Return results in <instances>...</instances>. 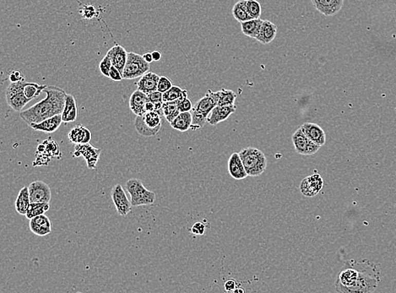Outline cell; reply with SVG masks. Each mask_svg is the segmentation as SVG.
Listing matches in <instances>:
<instances>
[{
	"mask_svg": "<svg viewBox=\"0 0 396 293\" xmlns=\"http://www.w3.org/2000/svg\"><path fill=\"white\" fill-rule=\"evenodd\" d=\"M29 225L31 232L38 236H47L52 232V223L45 214L32 218Z\"/></svg>",
	"mask_w": 396,
	"mask_h": 293,
	"instance_id": "cell-15",
	"label": "cell"
},
{
	"mask_svg": "<svg viewBox=\"0 0 396 293\" xmlns=\"http://www.w3.org/2000/svg\"><path fill=\"white\" fill-rule=\"evenodd\" d=\"M228 172L230 176L233 177L234 179L242 180L248 177L243 161L238 152L231 154L229 158Z\"/></svg>",
	"mask_w": 396,
	"mask_h": 293,
	"instance_id": "cell-19",
	"label": "cell"
},
{
	"mask_svg": "<svg viewBox=\"0 0 396 293\" xmlns=\"http://www.w3.org/2000/svg\"><path fill=\"white\" fill-rule=\"evenodd\" d=\"M217 106L215 91L208 90V93L201 99L199 100L192 110L193 123L191 130H197L203 128L207 122L208 117L213 109Z\"/></svg>",
	"mask_w": 396,
	"mask_h": 293,
	"instance_id": "cell-2",
	"label": "cell"
},
{
	"mask_svg": "<svg viewBox=\"0 0 396 293\" xmlns=\"http://www.w3.org/2000/svg\"><path fill=\"white\" fill-rule=\"evenodd\" d=\"M43 93L46 94L44 99L21 112L20 117L28 125L63 113L67 96L65 90L55 85H47Z\"/></svg>",
	"mask_w": 396,
	"mask_h": 293,
	"instance_id": "cell-1",
	"label": "cell"
},
{
	"mask_svg": "<svg viewBox=\"0 0 396 293\" xmlns=\"http://www.w3.org/2000/svg\"><path fill=\"white\" fill-rule=\"evenodd\" d=\"M80 13L82 14L83 17L85 19H92L94 17L96 13V9L94 6L92 5H85Z\"/></svg>",
	"mask_w": 396,
	"mask_h": 293,
	"instance_id": "cell-38",
	"label": "cell"
},
{
	"mask_svg": "<svg viewBox=\"0 0 396 293\" xmlns=\"http://www.w3.org/2000/svg\"><path fill=\"white\" fill-rule=\"evenodd\" d=\"M126 189L130 195L133 206H152L156 201V194L145 187L141 181L131 178L126 182Z\"/></svg>",
	"mask_w": 396,
	"mask_h": 293,
	"instance_id": "cell-4",
	"label": "cell"
},
{
	"mask_svg": "<svg viewBox=\"0 0 396 293\" xmlns=\"http://www.w3.org/2000/svg\"><path fill=\"white\" fill-rule=\"evenodd\" d=\"M237 287V282L234 279H228L225 282L224 288L226 292H233Z\"/></svg>",
	"mask_w": 396,
	"mask_h": 293,
	"instance_id": "cell-43",
	"label": "cell"
},
{
	"mask_svg": "<svg viewBox=\"0 0 396 293\" xmlns=\"http://www.w3.org/2000/svg\"><path fill=\"white\" fill-rule=\"evenodd\" d=\"M109 78L111 79L114 81H121L123 80V74L119 69H117L115 66L112 67L111 70L109 72Z\"/></svg>",
	"mask_w": 396,
	"mask_h": 293,
	"instance_id": "cell-39",
	"label": "cell"
},
{
	"mask_svg": "<svg viewBox=\"0 0 396 293\" xmlns=\"http://www.w3.org/2000/svg\"><path fill=\"white\" fill-rule=\"evenodd\" d=\"M177 106L181 113L192 111L193 107L191 100H189L188 97H182L179 100H177Z\"/></svg>",
	"mask_w": 396,
	"mask_h": 293,
	"instance_id": "cell-36",
	"label": "cell"
},
{
	"mask_svg": "<svg viewBox=\"0 0 396 293\" xmlns=\"http://www.w3.org/2000/svg\"><path fill=\"white\" fill-rule=\"evenodd\" d=\"M323 180L318 173L305 177L300 185V190L307 197H314L319 193L323 187Z\"/></svg>",
	"mask_w": 396,
	"mask_h": 293,
	"instance_id": "cell-13",
	"label": "cell"
},
{
	"mask_svg": "<svg viewBox=\"0 0 396 293\" xmlns=\"http://www.w3.org/2000/svg\"><path fill=\"white\" fill-rule=\"evenodd\" d=\"M146 109H147V112L156 111L155 104H154L153 102H151V101L147 102V105H146Z\"/></svg>",
	"mask_w": 396,
	"mask_h": 293,
	"instance_id": "cell-46",
	"label": "cell"
},
{
	"mask_svg": "<svg viewBox=\"0 0 396 293\" xmlns=\"http://www.w3.org/2000/svg\"><path fill=\"white\" fill-rule=\"evenodd\" d=\"M148 71H150V64L145 60L142 55L129 52L127 63L123 71V79L133 80L141 77Z\"/></svg>",
	"mask_w": 396,
	"mask_h": 293,
	"instance_id": "cell-7",
	"label": "cell"
},
{
	"mask_svg": "<svg viewBox=\"0 0 396 293\" xmlns=\"http://www.w3.org/2000/svg\"><path fill=\"white\" fill-rule=\"evenodd\" d=\"M233 292L234 293H243V292H245V290H244V289L238 288V287H237V288L235 289V290H234Z\"/></svg>",
	"mask_w": 396,
	"mask_h": 293,
	"instance_id": "cell-47",
	"label": "cell"
},
{
	"mask_svg": "<svg viewBox=\"0 0 396 293\" xmlns=\"http://www.w3.org/2000/svg\"><path fill=\"white\" fill-rule=\"evenodd\" d=\"M101 154H102V150L93 146L90 143H87V144H76L73 156L74 157L82 156L86 161L87 168L89 169H95L97 168Z\"/></svg>",
	"mask_w": 396,
	"mask_h": 293,
	"instance_id": "cell-10",
	"label": "cell"
},
{
	"mask_svg": "<svg viewBox=\"0 0 396 293\" xmlns=\"http://www.w3.org/2000/svg\"><path fill=\"white\" fill-rule=\"evenodd\" d=\"M163 116L165 117L168 123H170L174 120L177 115L181 113L177 106V100L173 102H163Z\"/></svg>",
	"mask_w": 396,
	"mask_h": 293,
	"instance_id": "cell-32",
	"label": "cell"
},
{
	"mask_svg": "<svg viewBox=\"0 0 396 293\" xmlns=\"http://www.w3.org/2000/svg\"><path fill=\"white\" fill-rule=\"evenodd\" d=\"M29 194L31 203L47 202L50 203L52 199V192L49 186L43 181H35L29 185Z\"/></svg>",
	"mask_w": 396,
	"mask_h": 293,
	"instance_id": "cell-12",
	"label": "cell"
},
{
	"mask_svg": "<svg viewBox=\"0 0 396 293\" xmlns=\"http://www.w3.org/2000/svg\"><path fill=\"white\" fill-rule=\"evenodd\" d=\"M61 115L63 123H72L77 119L78 109H77L76 99L72 95L67 94L65 105Z\"/></svg>",
	"mask_w": 396,
	"mask_h": 293,
	"instance_id": "cell-25",
	"label": "cell"
},
{
	"mask_svg": "<svg viewBox=\"0 0 396 293\" xmlns=\"http://www.w3.org/2000/svg\"><path fill=\"white\" fill-rule=\"evenodd\" d=\"M30 204H31V199L29 194V188L25 186L20 190L15 200V210L17 213L20 215H26Z\"/></svg>",
	"mask_w": 396,
	"mask_h": 293,
	"instance_id": "cell-28",
	"label": "cell"
},
{
	"mask_svg": "<svg viewBox=\"0 0 396 293\" xmlns=\"http://www.w3.org/2000/svg\"><path fill=\"white\" fill-rule=\"evenodd\" d=\"M193 123V116L190 112H183L177 115L174 120L170 123V125L172 129L180 131V132H186L189 129H191Z\"/></svg>",
	"mask_w": 396,
	"mask_h": 293,
	"instance_id": "cell-26",
	"label": "cell"
},
{
	"mask_svg": "<svg viewBox=\"0 0 396 293\" xmlns=\"http://www.w3.org/2000/svg\"><path fill=\"white\" fill-rule=\"evenodd\" d=\"M278 28L275 24L269 21H264L262 24L260 33L257 38H255L259 43L262 44H269L276 38Z\"/></svg>",
	"mask_w": 396,
	"mask_h": 293,
	"instance_id": "cell-24",
	"label": "cell"
},
{
	"mask_svg": "<svg viewBox=\"0 0 396 293\" xmlns=\"http://www.w3.org/2000/svg\"><path fill=\"white\" fill-rule=\"evenodd\" d=\"M9 79L11 82H19V81H25V77H24L23 74L21 70L12 71Z\"/></svg>",
	"mask_w": 396,
	"mask_h": 293,
	"instance_id": "cell-42",
	"label": "cell"
},
{
	"mask_svg": "<svg viewBox=\"0 0 396 293\" xmlns=\"http://www.w3.org/2000/svg\"><path fill=\"white\" fill-rule=\"evenodd\" d=\"M237 110L236 105L229 106H217L213 109L210 115L208 117L207 122L210 125H217L226 120L231 114H233Z\"/></svg>",
	"mask_w": 396,
	"mask_h": 293,
	"instance_id": "cell-17",
	"label": "cell"
},
{
	"mask_svg": "<svg viewBox=\"0 0 396 293\" xmlns=\"http://www.w3.org/2000/svg\"><path fill=\"white\" fill-rule=\"evenodd\" d=\"M239 156L249 177H259L266 169V156L260 150L247 147L239 152Z\"/></svg>",
	"mask_w": 396,
	"mask_h": 293,
	"instance_id": "cell-3",
	"label": "cell"
},
{
	"mask_svg": "<svg viewBox=\"0 0 396 293\" xmlns=\"http://www.w3.org/2000/svg\"><path fill=\"white\" fill-rule=\"evenodd\" d=\"M232 14L238 22H244L252 19L247 9V0H239L232 8Z\"/></svg>",
	"mask_w": 396,
	"mask_h": 293,
	"instance_id": "cell-29",
	"label": "cell"
},
{
	"mask_svg": "<svg viewBox=\"0 0 396 293\" xmlns=\"http://www.w3.org/2000/svg\"><path fill=\"white\" fill-rule=\"evenodd\" d=\"M147 96H148L149 101H151L153 103L163 102V93H160L159 90H155V91L149 93Z\"/></svg>",
	"mask_w": 396,
	"mask_h": 293,
	"instance_id": "cell-40",
	"label": "cell"
},
{
	"mask_svg": "<svg viewBox=\"0 0 396 293\" xmlns=\"http://www.w3.org/2000/svg\"><path fill=\"white\" fill-rule=\"evenodd\" d=\"M172 82L167 76H160L158 85H157V90L160 93H165L169 89L172 87Z\"/></svg>",
	"mask_w": 396,
	"mask_h": 293,
	"instance_id": "cell-37",
	"label": "cell"
},
{
	"mask_svg": "<svg viewBox=\"0 0 396 293\" xmlns=\"http://www.w3.org/2000/svg\"><path fill=\"white\" fill-rule=\"evenodd\" d=\"M163 114L158 112H147L143 116H137L135 118V126L139 135L145 137H151L160 131Z\"/></svg>",
	"mask_w": 396,
	"mask_h": 293,
	"instance_id": "cell-5",
	"label": "cell"
},
{
	"mask_svg": "<svg viewBox=\"0 0 396 293\" xmlns=\"http://www.w3.org/2000/svg\"><path fill=\"white\" fill-rule=\"evenodd\" d=\"M112 67H113V64H112L111 59L109 55L106 54V56L102 59V61L100 62V71L104 76L109 77V72L111 70Z\"/></svg>",
	"mask_w": 396,
	"mask_h": 293,
	"instance_id": "cell-35",
	"label": "cell"
},
{
	"mask_svg": "<svg viewBox=\"0 0 396 293\" xmlns=\"http://www.w3.org/2000/svg\"><path fill=\"white\" fill-rule=\"evenodd\" d=\"M264 21L259 19H251L247 22H241V29L243 35L251 38H256L260 33L262 24Z\"/></svg>",
	"mask_w": 396,
	"mask_h": 293,
	"instance_id": "cell-27",
	"label": "cell"
},
{
	"mask_svg": "<svg viewBox=\"0 0 396 293\" xmlns=\"http://www.w3.org/2000/svg\"><path fill=\"white\" fill-rule=\"evenodd\" d=\"M63 123L61 114H58L55 116L47 118L45 120L42 121L38 123H31L30 127L32 130L41 132L47 133V134H52L59 130V127Z\"/></svg>",
	"mask_w": 396,
	"mask_h": 293,
	"instance_id": "cell-20",
	"label": "cell"
},
{
	"mask_svg": "<svg viewBox=\"0 0 396 293\" xmlns=\"http://www.w3.org/2000/svg\"><path fill=\"white\" fill-rule=\"evenodd\" d=\"M106 54L109 55L111 59L113 66H115L123 74L125 64L127 63L128 54H129V52L126 51L124 47L116 44L109 50V52H106Z\"/></svg>",
	"mask_w": 396,
	"mask_h": 293,
	"instance_id": "cell-23",
	"label": "cell"
},
{
	"mask_svg": "<svg viewBox=\"0 0 396 293\" xmlns=\"http://www.w3.org/2000/svg\"><path fill=\"white\" fill-rule=\"evenodd\" d=\"M184 97H188V90H183L177 85H172L171 89L163 93V102H173Z\"/></svg>",
	"mask_w": 396,
	"mask_h": 293,
	"instance_id": "cell-33",
	"label": "cell"
},
{
	"mask_svg": "<svg viewBox=\"0 0 396 293\" xmlns=\"http://www.w3.org/2000/svg\"><path fill=\"white\" fill-rule=\"evenodd\" d=\"M142 56H143L145 60H146L147 63H149V64H151V62L154 61L153 57H152V53H151V52H147V53H145V54L142 55Z\"/></svg>",
	"mask_w": 396,
	"mask_h": 293,
	"instance_id": "cell-45",
	"label": "cell"
},
{
	"mask_svg": "<svg viewBox=\"0 0 396 293\" xmlns=\"http://www.w3.org/2000/svg\"><path fill=\"white\" fill-rule=\"evenodd\" d=\"M149 101L148 96L141 90H135L130 98V108L136 116H143L147 114L146 105Z\"/></svg>",
	"mask_w": 396,
	"mask_h": 293,
	"instance_id": "cell-16",
	"label": "cell"
},
{
	"mask_svg": "<svg viewBox=\"0 0 396 293\" xmlns=\"http://www.w3.org/2000/svg\"><path fill=\"white\" fill-rule=\"evenodd\" d=\"M62 156L63 155L59 149L58 143L55 140H52V138H49L38 145L33 166L34 167L47 166L53 159H58V160L61 159Z\"/></svg>",
	"mask_w": 396,
	"mask_h": 293,
	"instance_id": "cell-6",
	"label": "cell"
},
{
	"mask_svg": "<svg viewBox=\"0 0 396 293\" xmlns=\"http://www.w3.org/2000/svg\"><path fill=\"white\" fill-rule=\"evenodd\" d=\"M26 81L11 82L6 89V102L14 111L22 112L24 106L31 102L27 99L24 93V85Z\"/></svg>",
	"mask_w": 396,
	"mask_h": 293,
	"instance_id": "cell-8",
	"label": "cell"
},
{
	"mask_svg": "<svg viewBox=\"0 0 396 293\" xmlns=\"http://www.w3.org/2000/svg\"><path fill=\"white\" fill-rule=\"evenodd\" d=\"M49 209L50 204L47 203V202L31 203L26 214V218L31 220L35 216L45 214L46 212L49 211Z\"/></svg>",
	"mask_w": 396,
	"mask_h": 293,
	"instance_id": "cell-31",
	"label": "cell"
},
{
	"mask_svg": "<svg viewBox=\"0 0 396 293\" xmlns=\"http://www.w3.org/2000/svg\"><path fill=\"white\" fill-rule=\"evenodd\" d=\"M205 229H206V227H205V224L202 223H196L192 227L191 232L193 234L201 235H201L205 234Z\"/></svg>",
	"mask_w": 396,
	"mask_h": 293,
	"instance_id": "cell-41",
	"label": "cell"
},
{
	"mask_svg": "<svg viewBox=\"0 0 396 293\" xmlns=\"http://www.w3.org/2000/svg\"><path fill=\"white\" fill-rule=\"evenodd\" d=\"M247 9L252 19H259L261 16V5L257 0H247Z\"/></svg>",
	"mask_w": 396,
	"mask_h": 293,
	"instance_id": "cell-34",
	"label": "cell"
},
{
	"mask_svg": "<svg viewBox=\"0 0 396 293\" xmlns=\"http://www.w3.org/2000/svg\"><path fill=\"white\" fill-rule=\"evenodd\" d=\"M152 53V57H153L154 61H159L161 59V53L159 52L158 50H155Z\"/></svg>",
	"mask_w": 396,
	"mask_h": 293,
	"instance_id": "cell-44",
	"label": "cell"
},
{
	"mask_svg": "<svg viewBox=\"0 0 396 293\" xmlns=\"http://www.w3.org/2000/svg\"><path fill=\"white\" fill-rule=\"evenodd\" d=\"M295 150L297 153L303 156H310L314 155L318 152L321 146L312 141L306 135H305L302 129H297L295 131L292 137Z\"/></svg>",
	"mask_w": 396,
	"mask_h": 293,
	"instance_id": "cell-9",
	"label": "cell"
},
{
	"mask_svg": "<svg viewBox=\"0 0 396 293\" xmlns=\"http://www.w3.org/2000/svg\"><path fill=\"white\" fill-rule=\"evenodd\" d=\"M217 98V106H229L235 104L237 99V94L233 90L222 89L215 91Z\"/></svg>",
	"mask_w": 396,
	"mask_h": 293,
	"instance_id": "cell-30",
	"label": "cell"
},
{
	"mask_svg": "<svg viewBox=\"0 0 396 293\" xmlns=\"http://www.w3.org/2000/svg\"><path fill=\"white\" fill-rule=\"evenodd\" d=\"M300 128L302 129L305 135L315 144L323 146L326 144V133L323 129L317 123H305Z\"/></svg>",
	"mask_w": 396,
	"mask_h": 293,
	"instance_id": "cell-18",
	"label": "cell"
},
{
	"mask_svg": "<svg viewBox=\"0 0 396 293\" xmlns=\"http://www.w3.org/2000/svg\"><path fill=\"white\" fill-rule=\"evenodd\" d=\"M112 199L115 206L116 211L121 216H126L132 211L131 200L128 198L122 185H116L112 189Z\"/></svg>",
	"mask_w": 396,
	"mask_h": 293,
	"instance_id": "cell-11",
	"label": "cell"
},
{
	"mask_svg": "<svg viewBox=\"0 0 396 293\" xmlns=\"http://www.w3.org/2000/svg\"><path fill=\"white\" fill-rule=\"evenodd\" d=\"M159 80L160 76L158 75L148 71L144 76H142L141 78L136 83L137 87L139 90L148 95L149 93L157 90Z\"/></svg>",
	"mask_w": 396,
	"mask_h": 293,
	"instance_id": "cell-22",
	"label": "cell"
},
{
	"mask_svg": "<svg viewBox=\"0 0 396 293\" xmlns=\"http://www.w3.org/2000/svg\"><path fill=\"white\" fill-rule=\"evenodd\" d=\"M314 7L325 16H333L340 11L344 0H311Z\"/></svg>",
	"mask_w": 396,
	"mask_h": 293,
	"instance_id": "cell-14",
	"label": "cell"
},
{
	"mask_svg": "<svg viewBox=\"0 0 396 293\" xmlns=\"http://www.w3.org/2000/svg\"><path fill=\"white\" fill-rule=\"evenodd\" d=\"M68 138L74 144H87L90 143L92 134L89 129L84 125L75 126L68 132Z\"/></svg>",
	"mask_w": 396,
	"mask_h": 293,
	"instance_id": "cell-21",
	"label": "cell"
}]
</instances>
